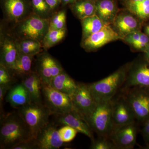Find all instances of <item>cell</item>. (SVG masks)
Segmentation results:
<instances>
[{"instance_id": "obj_1", "label": "cell", "mask_w": 149, "mask_h": 149, "mask_svg": "<svg viewBox=\"0 0 149 149\" xmlns=\"http://www.w3.org/2000/svg\"><path fill=\"white\" fill-rule=\"evenodd\" d=\"M1 149H12L22 142L33 138L17 112L6 114L1 118Z\"/></svg>"}, {"instance_id": "obj_2", "label": "cell", "mask_w": 149, "mask_h": 149, "mask_svg": "<svg viewBox=\"0 0 149 149\" xmlns=\"http://www.w3.org/2000/svg\"><path fill=\"white\" fill-rule=\"evenodd\" d=\"M17 112L34 139L41 129L49 123V118L52 115L50 110L44 103L33 102L17 109Z\"/></svg>"}, {"instance_id": "obj_3", "label": "cell", "mask_w": 149, "mask_h": 149, "mask_svg": "<svg viewBox=\"0 0 149 149\" xmlns=\"http://www.w3.org/2000/svg\"><path fill=\"white\" fill-rule=\"evenodd\" d=\"M125 69L118 70L104 79L89 84L96 102L111 100L126 80Z\"/></svg>"}, {"instance_id": "obj_4", "label": "cell", "mask_w": 149, "mask_h": 149, "mask_svg": "<svg viewBox=\"0 0 149 149\" xmlns=\"http://www.w3.org/2000/svg\"><path fill=\"white\" fill-rule=\"evenodd\" d=\"M85 122L100 137L109 139L114 128L111 100L97 103L95 109Z\"/></svg>"}, {"instance_id": "obj_5", "label": "cell", "mask_w": 149, "mask_h": 149, "mask_svg": "<svg viewBox=\"0 0 149 149\" xmlns=\"http://www.w3.org/2000/svg\"><path fill=\"white\" fill-rule=\"evenodd\" d=\"M126 89L124 97L136 120L144 124L149 119V87L135 86Z\"/></svg>"}, {"instance_id": "obj_6", "label": "cell", "mask_w": 149, "mask_h": 149, "mask_svg": "<svg viewBox=\"0 0 149 149\" xmlns=\"http://www.w3.org/2000/svg\"><path fill=\"white\" fill-rule=\"evenodd\" d=\"M42 91L44 104L52 115L65 113L73 109L70 96L60 92L49 84L42 82Z\"/></svg>"}, {"instance_id": "obj_7", "label": "cell", "mask_w": 149, "mask_h": 149, "mask_svg": "<svg viewBox=\"0 0 149 149\" xmlns=\"http://www.w3.org/2000/svg\"><path fill=\"white\" fill-rule=\"evenodd\" d=\"M70 97L73 109L85 121L93 113L97 104L89 84L78 83L77 90Z\"/></svg>"}, {"instance_id": "obj_8", "label": "cell", "mask_w": 149, "mask_h": 149, "mask_svg": "<svg viewBox=\"0 0 149 149\" xmlns=\"http://www.w3.org/2000/svg\"><path fill=\"white\" fill-rule=\"evenodd\" d=\"M49 23L46 19L39 15H32L22 22L19 27V33L25 39L43 41L49 30Z\"/></svg>"}, {"instance_id": "obj_9", "label": "cell", "mask_w": 149, "mask_h": 149, "mask_svg": "<svg viewBox=\"0 0 149 149\" xmlns=\"http://www.w3.org/2000/svg\"><path fill=\"white\" fill-rule=\"evenodd\" d=\"M138 127L136 122L113 128L109 139L116 149H133L136 145Z\"/></svg>"}, {"instance_id": "obj_10", "label": "cell", "mask_w": 149, "mask_h": 149, "mask_svg": "<svg viewBox=\"0 0 149 149\" xmlns=\"http://www.w3.org/2000/svg\"><path fill=\"white\" fill-rule=\"evenodd\" d=\"M112 111L114 128L135 122V114L124 95L113 98Z\"/></svg>"}, {"instance_id": "obj_11", "label": "cell", "mask_w": 149, "mask_h": 149, "mask_svg": "<svg viewBox=\"0 0 149 149\" xmlns=\"http://www.w3.org/2000/svg\"><path fill=\"white\" fill-rule=\"evenodd\" d=\"M58 125L49 122L35 138L37 149H58L64 145L59 134Z\"/></svg>"}, {"instance_id": "obj_12", "label": "cell", "mask_w": 149, "mask_h": 149, "mask_svg": "<svg viewBox=\"0 0 149 149\" xmlns=\"http://www.w3.org/2000/svg\"><path fill=\"white\" fill-rule=\"evenodd\" d=\"M54 123L57 125H68L74 128L78 133H82L94 140L93 130L81 116L74 109L63 114L54 115Z\"/></svg>"}, {"instance_id": "obj_13", "label": "cell", "mask_w": 149, "mask_h": 149, "mask_svg": "<svg viewBox=\"0 0 149 149\" xmlns=\"http://www.w3.org/2000/svg\"><path fill=\"white\" fill-rule=\"evenodd\" d=\"M121 39L122 37L107 24L98 32L84 39L82 46L87 50H95L110 42Z\"/></svg>"}, {"instance_id": "obj_14", "label": "cell", "mask_w": 149, "mask_h": 149, "mask_svg": "<svg viewBox=\"0 0 149 149\" xmlns=\"http://www.w3.org/2000/svg\"><path fill=\"white\" fill-rule=\"evenodd\" d=\"M63 70L61 65L48 54L42 55L37 63V72L42 83L49 84L54 77Z\"/></svg>"}, {"instance_id": "obj_15", "label": "cell", "mask_w": 149, "mask_h": 149, "mask_svg": "<svg viewBox=\"0 0 149 149\" xmlns=\"http://www.w3.org/2000/svg\"><path fill=\"white\" fill-rule=\"evenodd\" d=\"M124 85L126 89L135 86L149 87V61L146 59L134 66Z\"/></svg>"}, {"instance_id": "obj_16", "label": "cell", "mask_w": 149, "mask_h": 149, "mask_svg": "<svg viewBox=\"0 0 149 149\" xmlns=\"http://www.w3.org/2000/svg\"><path fill=\"white\" fill-rule=\"evenodd\" d=\"M21 83L28 92L31 102L44 103L42 95V81L37 72H32L23 76Z\"/></svg>"}, {"instance_id": "obj_17", "label": "cell", "mask_w": 149, "mask_h": 149, "mask_svg": "<svg viewBox=\"0 0 149 149\" xmlns=\"http://www.w3.org/2000/svg\"><path fill=\"white\" fill-rule=\"evenodd\" d=\"M6 101L11 106L17 109L31 102L29 94L22 83L13 86L10 89Z\"/></svg>"}, {"instance_id": "obj_18", "label": "cell", "mask_w": 149, "mask_h": 149, "mask_svg": "<svg viewBox=\"0 0 149 149\" xmlns=\"http://www.w3.org/2000/svg\"><path fill=\"white\" fill-rule=\"evenodd\" d=\"M49 85L56 90L70 96L75 92L78 87V83L64 70L54 77Z\"/></svg>"}, {"instance_id": "obj_19", "label": "cell", "mask_w": 149, "mask_h": 149, "mask_svg": "<svg viewBox=\"0 0 149 149\" xmlns=\"http://www.w3.org/2000/svg\"><path fill=\"white\" fill-rule=\"evenodd\" d=\"M113 23L118 34L123 38L129 33L139 31V22L130 15H120L116 17Z\"/></svg>"}, {"instance_id": "obj_20", "label": "cell", "mask_w": 149, "mask_h": 149, "mask_svg": "<svg viewBox=\"0 0 149 149\" xmlns=\"http://www.w3.org/2000/svg\"><path fill=\"white\" fill-rule=\"evenodd\" d=\"M96 14L106 24L113 23L116 17L117 8L111 0H102L96 5Z\"/></svg>"}, {"instance_id": "obj_21", "label": "cell", "mask_w": 149, "mask_h": 149, "mask_svg": "<svg viewBox=\"0 0 149 149\" xmlns=\"http://www.w3.org/2000/svg\"><path fill=\"white\" fill-rule=\"evenodd\" d=\"M1 52V63L12 71L18 53L16 44L10 40H6L3 43Z\"/></svg>"}, {"instance_id": "obj_22", "label": "cell", "mask_w": 149, "mask_h": 149, "mask_svg": "<svg viewBox=\"0 0 149 149\" xmlns=\"http://www.w3.org/2000/svg\"><path fill=\"white\" fill-rule=\"evenodd\" d=\"M34 56L29 55L18 52L12 72L23 76L29 74L32 71Z\"/></svg>"}, {"instance_id": "obj_23", "label": "cell", "mask_w": 149, "mask_h": 149, "mask_svg": "<svg viewBox=\"0 0 149 149\" xmlns=\"http://www.w3.org/2000/svg\"><path fill=\"white\" fill-rule=\"evenodd\" d=\"M81 20L83 39L98 32L107 24L96 14L86 17Z\"/></svg>"}, {"instance_id": "obj_24", "label": "cell", "mask_w": 149, "mask_h": 149, "mask_svg": "<svg viewBox=\"0 0 149 149\" xmlns=\"http://www.w3.org/2000/svg\"><path fill=\"white\" fill-rule=\"evenodd\" d=\"M5 8L9 18L18 21L26 12V6L22 0H6Z\"/></svg>"}, {"instance_id": "obj_25", "label": "cell", "mask_w": 149, "mask_h": 149, "mask_svg": "<svg viewBox=\"0 0 149 149\" xmlns=\"http://www.w3.org/2000/svg\"><path fill=\"white\" fill-rule=\"evenodd\" d=\"M126 6L128 10L134 15L142 19L149 17V0L142 1H130L127 0Z\"/></svg>"}, {"instance_id": "obj_26", "label": "cell", "mask_w": 149, "mask_h": 149, "mask_svg": "<svg viewBox=\"0 0 149 149\" xmlns=\"http://www.w3.org/2000/svg\"><path fill=\"white\" fill-rule=\"evenodd\" d=\"M73 10L78 18L82 19L93 16L96 13V5L90 1L78 2L74 4Z\"/></svg>"}, {"instance_id": "obj_27", "label": "cell", "mask_w": 149, "mask_h": 149, "mask_svg": "<svg viewBox=\"0 0 149 149\" xmlns=\"http://www.w3.org/2000/svg\"><path fill=\"white\" fill-rule=\"evenodd\" d=\"M16 45L19 52L34 56L39 52L41 47L40 41L30 39H24Z\"/></svg>"}, {"instance_id": "obj_28", "label": "cell", "mask_w": 149, "mask_h": 149, "mask_svg": "<svg viewBox=\"0 0 149 149\" xmlns=\"http://www.w3.org/2000/svg\"><path fill=\"white\" fill-rule=\"evenodd\" d=\"M66 35V29L48 30L43 40V44L45 49H49L61 41Z\"/></svg>"}, {"instance_id": "obj_29", "label": "cell", "mask_w": 149, "mask_h": 149, "mask_svg": "<svg viewBox=\"0 0 149 149\" xmlns=\"http://www.w3.org/2000/svg\"><path fill=\"white\" fill-rule=\"evenodd\" d=\"M66 15L64 11H61L53 17L49 22V30H60L65 29Z\"/></svg>"}, {"instance_id": "obj_30", "label": "cell", "mask_w": 149, "mask_h": 149, "mask_svg": "<svg viewBox=\"0 0 149 149\" xmlns=\"http://www.w3.org/2000/svg\"><path fill=\"white\" fill-rule=\"evenodd\" d=\"M58 132L61 139L64 143L72 141L78 133L74 128L68 125H63L58 129Z\"/></svg>"}, {"instance_id": "obj_31", "label": "cell", "mask_w": 149, "mask_h": 149, "mask_svg": "<svg viewBox=\"0 0 149 149\" xmlns=\"http://www.w3.org/2000/svg\"><path fill=\"white\" fill-rule=\"evenodd\" d=\"M92 141L90 149H116L114 144L109 139L100 137Z\"/></svg>"}, {"instance_id": "obj_32", "label": "cell", "mask_w": 149, "mask_h": 149, "mask_svg": "<svg viewBox=\"0 0 149 149\" xmlns=\"http://www.w3.org/2000/svg\"><path fill=\"white\" fill-rule=\"evenodd\" d=\"M32 2L37 15L41 17L47 15L51 9L45 0H32Z\"/></svg>"}, {"instance_id": "obj_33", "label": "cell", "mask_w": 149, "mask_h": 149, "mask_svg": "<svg viewBox=\"0 0 149 149\" xmlns=\"http://www.w3.org/2000/svg\"><path fill=\"white\" fill-rule=\"evenodd\" d=\"M13 80L11 77L10 70L4 65L0 64V85L12 86Z\"/></svg>"}, {"instance_id": "obj_34", "label": "cell", "mask_w": 149, "mask_h": 149, "mask_svg": "<svg viewBox=\"0 0 149 149\" xmlns=\"http://www.w3.org/2000/svg\"><path fill=\"white\" fill-rule=\"evenodd\" d=\"M12 86L10 85H0V111H1V118L6 115L3 110V102L7 92Z\"/></svg>"}, {"instance_id": "obj_35", "label": "cell", "mask_w": 149, "mask_h": 149, "mask_svg": "<svg viewBox=\"0 0 149 149\" xmlns=\"http://www.w3.org/2000/svg\"><path fill=\"white\" fill-rule=\"evenodd\" d=\"M149 37L148 35L141 32L140 39L133 46L137 49L145 51L149 46Z\"/></svg>"}, {"instance_id": "obj_36", "label": "cell", "mask_w": 149, "mask_h": 149, "mask_svg": "<svg viewBox=\"0 0 149 149\" xmlns=\"http://www.w3.org/2000/svg\"><path fill=\"white\" fill-rule=\"evenodd\" d=\"M12 149H37L35 139L32 138L22 142L13 148Z\"/></svg>"}, {"instance_id": "obj_37", "label": "cell", "mask_w": 149, "mask_h": 149, "mask_svg": "<svg viewBox=\"0 0 149 149\" xmlns=\"http://www.w3.org/2000/svg\"><path fill=\"white\" fill-rule=\"evenodd\" d=\"M141 32L139 31L131 32L124 37L125 42L133 46L139 40Z\"/></svg>"}, {"instance_id": "obj_38", "label": "cell", "mask_w": 149, "mask_h": 149, "mask_svg": "<svg viewBox=\"0 0 149 149\" xmlns=\"http://www.w3.org/2000/svg\"><path fill=\"white\" fill-rule=\"evenodd\" d=\"M144 141L146 144L149 143V119L143 124V127L141 131Z\"/></svg>"}, {"instance_id": "obj_39", "label": "cell", "mask_w": 149, "mask_h": 149, "mask_svg": "<svg viewBox=\"0 0 149 149\" xmlns=\"http://www.w3.org/2000/svg\"><path fill=\"white\" fill-rule=\"evenodd\" d=\"M51 9H53L57 6L61 0H45Z\"/></svg>"}, {"instance_id": "obj_40", "label": "cell", "mask_w": 149, "mask_h": 149, "mask_svg": "<svg viewBox=\"0 0 149 149\" xmlns=\"http://www.w3.org/2000/svg\"><path fill=\"white\" fill-rule=\"evenodd\" d=\"M145 52L146 53V59L149 61V46L145 49Z\"/></svg>"}, {"instance_id": "obj_41", "label": "cell", "mask_w": 149, "mask_h": 149, "mask_svg": "<svg viewBox=\"0 0 149 149\" xmlns=\"http://www.w3.org/2000/svg\"><path fill=\"white\" fill-rule=\"evenodd\" d=\"M77 0H62L64 3H72L76 1Z\"/></svg>"}, {"instance_id": "obj_42", "label": "cell", "mask_w": 149, "mask_h": 149, "mask_svg": "<svg viewBox=\"0 0 149 149\" xmlns=\"http://www.w3.org/2000/svg\"><path fill=\"white\" fill-rule=\"evenodd\" d=\"M146 33L147 35L149 36V25L146 27Z\"/></svg>"}, {"instance_id": "obj_43", "label": "cell", "mask_w": 149, "mask_h": 149, "mask_svg": "<svg viewBox=\"0 0 149 149\" xmlns=\"http://www.w3.org/2000/svg\"><path fill=\"white\" fill-rule=\"evenodd\" d=\"M141 148L144 149H149V143L146 144L145 146L141 147Z\"/></svg>"}, {"instance_id": "obj_44", "label": "cell", "mask_w": 149, "mask_h": 149, "mask_svg": "<svg viewBox=\"0 0 149 149\" xmlns=\"http://www.w3.org/2000/svg\"><path fill=\"white\" fill-rule=\"evenodd\" d=\"M130 1L134 2H137L142 1H143V0H129Z\"/></svg>"}]
</instances>
